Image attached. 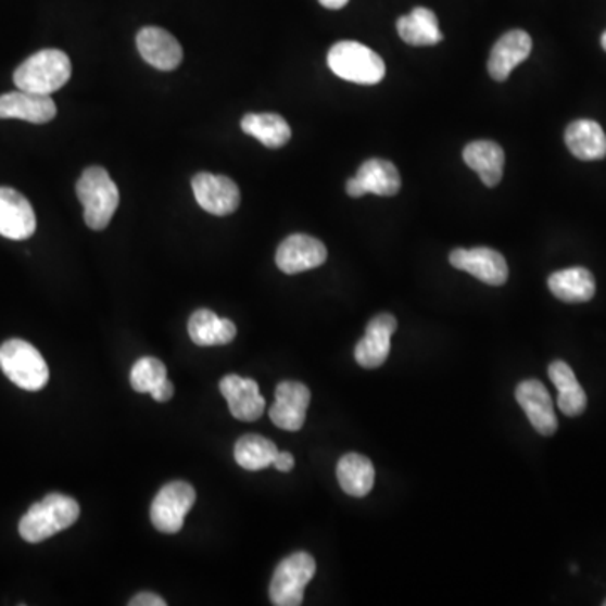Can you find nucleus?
<instances>
[{
	"label": "nucleus",
	"mask_w": 606,
	"mask_h": 606,
	"mask_svg": "<svg viewBox=\"0 0 606 606\" xmlns=\"http://www.w3.org/2000/svg\"><path fill=\"white\" fill-rule=\"evenodd\" d=\"M78 502L63 494H49L24 514L20 522V534L26 543L38 544L53 538L58 532L72 528L78 520Z\"/></svg>",
	"instance_id": "1"
},
{
	"label": "nucleus",
	"mask_w": 606,
	"mask_h": 606,
	"mask_svg": "<svg viewBox=\"0 0 606 606\" xmlns=\"http://www.w3.org/2000/svg\"><path fill=\"white\" fill-rule=\"evenodd\" d=\"M76 195L85 207V223L93 231H101L116 213L121 192L105 168L91 165L76 182Z\"/></svg>",
	"instance_id": "2"
},
{
	"label": "nucleus",
	"mask_w": 606,
	"mask_h": 606,
	"mask_svg": "<svg viewBox=\"0 0 606 606\" xmlns=\"http://www.w3.org/2000/svg\"><path fill=\"white\" fill-rule=\"evenodd\" d=\"M72 78V61L60 49H42L14 73L15 87L30 93L53 94Z\"/></svg>",
	"instance_id": "3"
},
{
	"label": "nucleus",
	"mask_w": 606,
	"mask_h": 606,
	"mask_svg": "<svg viewBox=\"0 0 606 606\" xmlns=\"http://www.w3.org/2000/svg\"><path fill=\"white\" fill-rule=\"evenodd\" d=\"M333 75L357 85H378L386 75V64L378 53L356 41H341L327 56Z\"/></svg>",
	"instance_id": "4"
},
{
	"label": "nucleus",
	"mask_w": 606,
	"mask_h": 606,
	"mask_svg": "<svg viewBox=\"0 0 606 606\" xmlns=\"http://www.w3.org/2000/svg\"><path fill=\"white\" fill-rule=\"evenodd\" d=\"M0 369L21 390L41 391L49 381V367L41 352L23 339L0 345Z\"/></svg>",
	"instance_id": "5"
},
{
	"label": "nucleus",
	"mask_w": 606,
	"mask_h": 606,
	"mask_svg": "<svg viewBox=\"0 0 606 606\" xmlns=\"http://www.w3.org/2000/svg\"><path fill=\"white\" fill-rule=\"evenodd\" d=\"M315 569H317L315 559L303 551L281 559L269 583L272 603L277 606L302 605L303 593L314 578Z\"/></svg>",
	"instance_id": "6"
},
{
	"label": "nucleus",
	"mask_w": 606,
	"mask_h": 606,
	"mask_svg": "<svg viewBox=\"0 0 606 606\" xmlns=\"http://www.w3.org/2000/svg\"><path fill=\"white\" fill-rule=\"evenodd\" d=\"M195 502L191 483L176 480L162 487L150 507V519L157 531L176 534L184 528V519Z\"/></svg>",
	"instance_id": "7"
},
{
	"label": "nucleus",
	"mask_w": 606,
	"mask_h": 606,
	"mask_svg": "<svg viewBox=\"0 0 606 606\" xmlns=\"http://www.w3.org/2000/svg\"><path fill=\"white\" fill-rule=\"evenodd\" d=\"M192 191L199 206L214 216H229L240 207V188L229 177L195 174L192 177Z\"/></svg>",
	"instance_id": "8"
},
{
	"label": "nucleus",
	"mask_w": 606,
	"mask_h": 606,
	"mask_svg": "<svg viewBox=\"0 0 606 606\" xmlns=\"http://www.w3.org/2000/svg\"><path fill=\"white\" fill-rule=\"evenodd\" d=\"M311 390L303 382L283 381L275 391V403L269 408V419L285 431H299L305 425Z\"/></svg>",
	"instance_id": "9"
},
{
	"label": "nucleus",
	"mask_w": 606,
	"mask_h": 606,
	"mask_svg": "<svg viewBox=\"0 0 606 606\" xmlns=\"http://www.w3.org/2000/svg\"><path fill=\"white\" fill-rule=\"evenodd\" d=\"M450 263L483 283L501 287L509 278V266L504 256L492 248H471V250H453Z\"/></svg>",
	"instance_id": "10"
},
{
	"label": "nucleus",
	"mask_w": 606,
	"mask_h": 606,
	"mask_svg": "<svg viewBox=\"0 0 606 606\" xmlns=\"http://www.w3.org/2000/svg\"><path fill=\"white\" fill-rule=\"evenodd\" d=\"M327 248L314 236L292 235L277 250V266L287 275L302 274L324 265Z\"/></svg>",
	"instance_id": "11"
},
{
	"label": "nucleus",
	"mask_w": 606,
	"mask_h": 606,
	"mask_svg": "<svg viewBox=\"0 0 606 606\" xmlns=\"http://www.w3.org/2000/svg\"><path fill=\"white\" fill-rule=\"evenodd\" d=\"M516 400L532 427L543 437H553L558 430V418L554 412L553 397L546 386L538 379H528L516 388Z\"/></svg>",
	"instance_id": "12"
},
{
	"label": "nucleus",
	"mask_w": 606,
	"mask_h": 606,
	"mask_svg": "<svg viewBox=\"0 0 606 606\" xmlns=\"http://www.w3.org/2000/svg\"><path fill=\"white\" fill-rule=\"evenodd\" d=\"M397 329L396 318L391 314L376 315L366 327V333L354 349V357L364 369H378L386 363L391 351V337Z\"/></svg>",
	"instance_id": "13"
},
{
	"label": "nucleus",
	"mask_w": 606,
	"mask_h": 606,
	"mask_svg": "<svg viewBox=\"0 0 606 606\" xmlns=\"http://www.w3.org/2000/svg\"><path fill=\"white\" fill-rule=\"evenodd\" d=\"M36 213L21 192L0 188V236L23 241L36 232Z\"/></svg>",
	"instance_id": "14"
},
{
	"label": "nucleus",
	"mask_w": 606,
	"mask_h": 606,
	"mask_svg": "<svg viewBox=\"0 0 606 606\" xmlns=\"http://www.w3.org/2000/svg\"><path fill=\"white\" fill-rule=\"evenodd\" d=\"M219 390L228 401L229 412L240 421H256L266 409L265 397L260 394L255 379L228 375L219 382Z\"/></svg>",
	"instance_id": "15"
},
{
	"label": "nucleus",
	"mask_w": 606,
	"mask_h": 606,
	"mask_svg": "<svg viewBox=\"0 0 606 606\" xmlns=\"http://www.w3.org/2000/svg\"><path fill=\"white\" fill-rule=\"evenodd\" d=\"M137 48L146 63L161 72H174L182 61V46L162 27H143L137 34Z\"/></svg>",
	"instance_id": "16"
},
{
	"label": "nucleus",
	"mask_w": 606,
	"mask_h": 606,
	"mask_svg": "<svg viewBox=\"0 0 606 606\" xmlns=\"http://www.w3.org/2000/svg\"><path fill=\"white\" fill-rule=\"evenodd\" d=\"M56 103L51 94L12 91L0 97V118H20L29 124L42 125L56 116Z\"/></svg>",
	"instance_id": "17"
},
{
	"label": "nucleus",
	"mask_w": 606,
	"mask_h": 606,
	"mask_svg": "<svg viewBox=\"0 0 606 606\" xmlns=\"http://www.w3.org/2000/svg\"><path fill=\"white\" fill-rule=\"evenodd\" d=\"M532 51V39L526 30L514 29L505 33L491 51L489 58V75L495 81L509 78L514 67L528 60Z\"/></svg>",
	"instance_id": "18"
},
{
	"label": "nucleus",
	"mask_w": 606,
	"mask_h": 606,
	"mask_svg": "<svg viewBox=\"0 0 606 606\" xmlns=\"http://www.w3.org/2000/svg\"><path fill=\"white\" fill-rule=\"evenodd\" d=\"M464 161L479 174L487 188H495L504 176L505 155L498 143L492 140H476L464 149Z\"/></svg>",
	"instance_id": "19"
},
{
	"label": "nucleus",
	"mask_w": 606,
	"mask_h": 606,
	"mask_svg": "<svg viewBox=\"0 0 606 606\" xmlns=\"http://www.w3.org/2000/svg\"><path fill=\"white\" fill-rule=\"evenodd\" d=\"M547 287L556 299L566 303L590 302L596 292L592 272L581 266L561 269L551 275Z\"/></svg>",
	"instance_id": "20"
},
{
	"label": "nucleus",
	"mask_w": 606,
	"mask_h": 606,
	"mask_svg": "<svg viewBox=\"0 0 606 606\" xmlns=\"http://www.w3.org/2000/svg\"><path fill=\"white\" fill-rule=\"evenodd\" d=\"M188 330L192 342L201 348L229 344L235 341L236 333H238L235 323H231L229 318L217 317L207 308H199L191 315Z\"/></svg>",
	"instance_id": "21"
},
{
	"label": "nucleus",
	"mask_w": 606,
	"mask_h": 606,
	"mask_svg": "<svg viewBox=\"0 0 606 606\" xmlns=\"http://www.w3.org/2000/svg\"><path fill=\"white\" fill-rule=\"evenodd\" d=\"M569 152L580 161H599L606 157V135L602 125L593 121L572 122L565 134Z\"/></svg>",
	"instance_id": "22"
},
{
	"label": "nucleus",
	"mask_w": 606,
	"mask_h": 606,
	"mask_svg": "<svg viewBox=\"0 0 606 606\" xmlns=\"http://www.w3.org/2000/svg\"><path fill=\"white\" fill-rule=\"evenodd\" d=\"M375 465L359 453H348L337 464V480L352 497H366L375 487Z\"/></svg>",
	"instance_id": "23"
},
{
	"label": "nucleus",
	"mask_w": 606,
	"mask_h": 606,
	"mask_svg": "<svg viewBox=\"0 0 606 606\" xmlns=\"http://www.w3.org/2000/svg\"><path fill=\"white\" fill-rule=\"evenodd\" d=\"M396 27L400 38L412 46H434L443 41L437 15L427 8L413 9L397 20Z\"/></svg>",
	"instance_id": "24"
},
{
	"label": "nucleus",
	"mask_w": 606,
	"mask_h": 606,
	"mask_svg": "<svg viewBox=\"0 0 606 606\" xmlns=\"http://www.w3.org/2000/svg\"><path fill=\"white\" fill-rule=\"evenodd\" d=\"M357 184L363 189L364 194L396 195L401 189V176L397 168L391 162L382 159H370L364 162L357 171Z\"/></svg>",
	"instance_id": "25"
},
{
	"label": "nucleus",
	"mask_w": 606,
	"mask_h": 606,
	"mask_svg": "<svg viewBox=\"0 0 606 606\" xmlns=\"http://www.w3.org/2000/svg\"><path fill=\"white\" fill-rule=\"evenodd\" d=\"M550 379L558 390V406L566 416H580L586 409V393L577 376L565 361H554L550 366Z\"/></svg>",
	"instance_id": "26"
},
{
	"label": "nucleus",
	"mask_w": 606,
	"mask_h": 606,
	"mask_svg": "<svg viewBox=\"0 0 606 606\" xmlns=\"http://www.w3.org/2000/svg\"><path fill=\"white\" fill-rule=\"evenodd\" d=\"M241 128L268 149H280L292 139V128L277 113H248L241 121Z\"/></svg>",
	"instance_id": "27"
},
{
	"label": "nucleus",
	"mask_w": 606,
	"mask_h": 606,
	"mask_svg": "<svg viewBox=\"0 0 606 606\" xmlns=\"http://www.w3.org/2000/svg\"><path fill=\"white\" fill-rule=\"evenodd\" d=\"M278 449L262 434H244L235 446V460L244 470H263L274 465Z\"/></svg>",
	"instance_id": "28"
},
{
	"label": "nucleus",
	"mask_w": 606,
	"mask_h": 606,
	"mask_svg": "<svg viewBox=\"0 0 606 606\" xmlns=\"http://www.w3.org/2000/svg\"><path fill=\"white\" fill-rule=\"evenodd\" d=\"M167 378V367L157 357H140L130 370V384L137 393H152Z\"/></svg>",
	"instance_id": "29"
},
{
	"label": "nucleus",
	"mask_w": 606,
	"mask_h": 606,
	"mask_svg": "<svg viewBox=\"0 0 606 606\" xmlns=\"http://www.w3.org/2000/svg\"><path fill=\"white\" fill-rule=\"evenodd\" d=\"M128 605L130 606H165L167 605V603H165L164 598H161V596L155 595V593H139V595H135L134 598L130 599V602H128Z\"/></svg>",
	"instance_id": "30"
},
{
	"label": "nucleus",
	"mask_w": 606,
	"mask_h": 606,
	"mask_svg": "<svg viewBox=\"0 0 606 606\" xmlns=\"http://www.w3.org/2000/svg\"><path fill=\"white\" fill-rule=\"evenodd\" d=\"M274 467L287 474V471H292L293 467H295V458H293L292 453L280 452V450H278L277 457H275L274 460Z\"/></svg>",
	"instance_id": "31"
},
{
	"label": "nucleus",
	"mask_w": 606,
	"mask_h": 606,
	"mask_svg": "<svg viewBox=\"0 0 606 606\" xmlns=\"http://www.w3.org/2000/svg\"><path fill=\"white\" fill-rule=\"evenodd\" d=\"M150 394H152V397H154L155 401H159V403H165V401H168L174 396V384L168 381V379H165V381L159 386L157 390L152 391Z\"/></svg>",
	"instance_id": "32"
},
{
	"label": "nucleus",
	"mask_w": 606,
	"mask_h": 606,
	"mask_svg": "<svg viewBox=\"0 0 606 606\" xmlns=\"http://www.w3.org/2000/svg\"><path fill=\"white\" fill-rule=\"evenodd\" d=\"M320 4L326 9H332V11H339V9L345 8L349 0H318Z\"/></svg>",
	"instance_id": "33"
},
{
	"label": "nucleus",
	"mask_w": 606,
	"mask_h": 606,
	"mask_svg": "<svg viewBox=\"0 0 606 606\" xmlns=\"http://www.w3.org/2000/svg\"><path fill=\"white\" fill-rule=\"evenodd\" d=\"M602 46H603V49H605V51H606V30H605V33H603V36H602Z\"/></svg>",
	"instance_id": "34"
},
{
	"label": "nucleus",
	"mask_w": 606,
	"mask_h": 606,
	"mask_svg": "<svg viewBox=\"0 0 606 606\" xmlns=\"http://www.w3.org/2000/svg\"><path fill=\"white\" fill-rule=\"evenodd\" d=\"M603 605H605V606H606V599H605V602H603Z\"/></svg>",
	"instance_id": "35"
}]
</instances>
